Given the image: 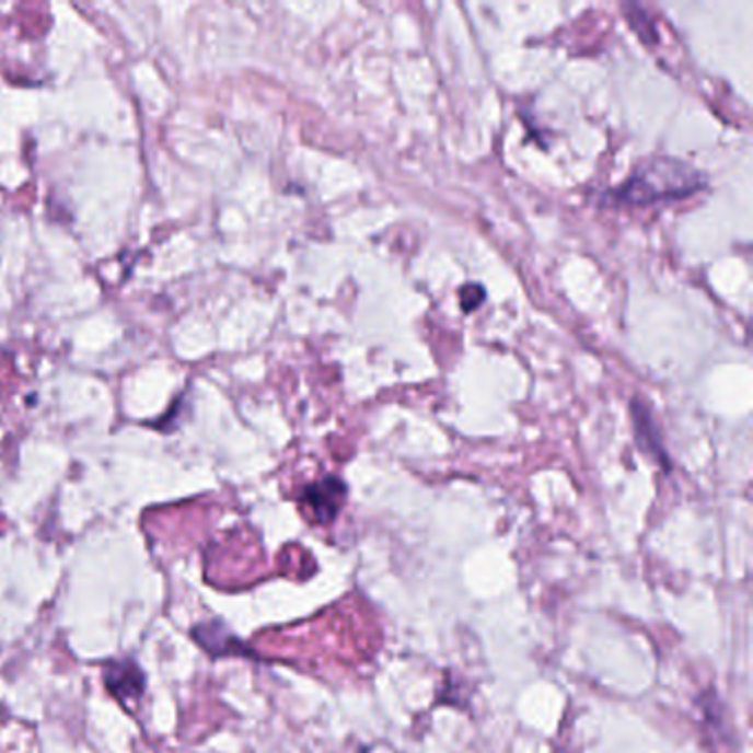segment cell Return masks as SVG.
I'll list each match as a JSON object with an SVG mask.
<instances>
[{
  "label": "cell",
  "instance_id": "cell-1",
  "mask_svg": "<svg viewBox=\"0 0 753 753\" xmlns=\"http://www.w3.org/2000/svg\"><path fill=\"white\" fill-rule=\"evenodd\" d=\"M703 186L705 179L694 166L679 160L661 158L644 162L618 188L610 193V199L625 206H648L657 201L690 197Z\"/></svg>",
  "mask_w": 753,
  "mask_h": 753
},
{
  "label": "cell",
  "instance_id": "cell-2",
  "mask_svg": "<svg viewBox=\"0 0 753 753\" xmlns=\"http://www.w3.org/2000/svg\"><path fill=\"white\" fill-rule=\"evenodd\" d=\"M345 499H347V486L343 479L334 475H327L305 486L301 493V505L310 513L312 522L316 524L334 522L345 507Z\"/></svg>",
  "mask_w": 753,
  "mask_h": 753
},
{
  "label": "cell",
  "instance_id": "cell-3",
  "mask_svg": "<svg viewBox=\"0 0 753 753\" xmlns=\"http://www.w3.org/2000/svg\"><path fill=\"white\" fill-rule=\"evenodd\" d=\"M193 639L206 650L210 657L221 659V657H253L250 650L236 635H232L225 623L219 618L197 623L193 627Z\"/></svg>",
  "mask_w": 753,
  "mask_h": 753
},
{
  "label": "cell",
  "instance_id": "cell-4",
  "mask_svg": "<svg viewBox=\"0 0 753 753\" xmlns=\"http://www.w3.org/2000/svg\"><path fill=\"white\" fill-rule=\"evenodd\" d=\"M104 685L121 703L142 698L147 690V679L140 665L131 659L127 661H108L104 665Z\"/></svg>",
  "mask_w": 753,
  "mask_h": 753
},
{
  "label": "cell",
  "instance_id": "cell-5",
  "mask_svg": "<svg viewBox=\"0 0 753 753\" xmlns=\"http://www.w3.org/2000/svg\"><path fill=\"white\" fill-rule=\"evenodd\" d=\"M633 418H635V431H637V440L641 444V449L646 453H650L652 457H657V462L670 471V457H668V451L663 447V440H661V433H659V427L657 422L652 420V414L646 405H641L639 401L633 403Z\"/></svg>",
  "mask_w": 753,
  "mask_h": 753
},
{
  "label": "cell",
  "instance_id": "cell-6",
  "mask_svg": "<svg viewBox=\"0 0 753 753\" xmlns=\"http://www.w3.org/2000/svg\"><path fill=\"white\" fill-rule=\"evenodd\" d=\"M627 12V23L633 25V30L639 34V38L644 43H650L654 45L659 38H657V27L654 23L650 21V16L639 8V5H630V8H625Z\"/></svg>",
  "mask_w": 753,
  "mask_h": 753
},
{
  "label": "cell",
  "instance_id": "cell-7",
  "mask_svg": "<svg viewBox=\"0 0 753 753\" xmlns=\"http://www.w3.org/2000/svg\"><path fill=\"white\" fill-rule=\"evenodd\" d=\"M484 299H486L484 288L477 286V283H471V286H466L462 290V310L464 312H473V310H477L484 303Z\"/></svg>",
  "mask_w": 753,
  "mask_h": 753
}]
</instances>
